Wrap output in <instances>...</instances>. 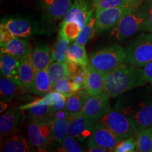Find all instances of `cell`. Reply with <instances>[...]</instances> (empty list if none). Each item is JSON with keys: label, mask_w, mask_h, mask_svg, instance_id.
I'll return each mask as SVG.
<instances>
[{"label": "cell", "mask_w": 152, "mask_h": 152, "mask_svg": "<svg viewBox=\"0 0 152 152\" xmlns=\"http://www.w3.org/2000/svg\"><path fill=\"white\" fill-rule=\"evenodd\" d=\"M114 108L130 118L137 131L152 126V94L144 89L131 90L118 96Z\"/></svg>", "instance_id": "1"}, {"label": "cell", "mask_w": 152, "mask_h": 152, "mask_svg": "<svg viewBox=\"0 0 152 152\" xmlns=\"http://www.w3.org/2000/svg\"><path fill=\"white\" fill-rule=\"evenodd\" d=\"M142 68L126 62L113 71L104 74V92L110 98H115L123 93L145 85Z\"/></svg>", "instance_id": "2"}, {"label": "cell", "mask_w": 152, "mask_h": 152, "mask_svg": "<svg viewBox=\"0 0 152 152\" xmlns=\"http://www.w3.org/2000/svg\"><path fill=\"white\" fill-rule=\"evenodd\" d=\"M126 50L117 44L92 52L89 56V64L101 73L113 71L125 62Z\"/></svg>", "instance_id": "3"}, {"label": "cell", "mask_w": 152, "mask_h": 152, "mask_svg": "<svg viewBox=\"0 0 152 152\" xmlns=\"http://www.w3.org/2000/svg\"><path fill=\"white\" fill-rule=\"evenodd\" d=\"M141 5L130 11L112 28L111 37L123 41L138 32L145 31L146 16Z\"/></svg>", "instance_id": "4"}, {"label": "cell", "mask_w": 152, "mask_h": 152, "mask_svg": "<svg viewBox=\"0 0 152 152\" xmlns=\"http://www.w3.org/2000/svg\"><path fill=\"white\" fill-rule=\"evenodd\" d=\"M144 1L132 0L119 7L96 11V33L112 29L125 15L140 7Z\"/></svg>", "instance_id": "5"}, {"label": "cell", "mask_w": 152, "mask_h": 152, "mask_svg": "<svg viewBox=\"0 0 152 152\" xmlns=\"http://www.w3.org/2000/svg\"><path fill=\"white\" fill-rule=\"evenodd\" d=\"M152 61V33L139 35L126 49L125 62L143 68Z\"/></svg>", "instance_id": "6"}, {"label": "cell", "mask_w": 152, "mask_h": 152, "mask_svg": "<svg viewBox=\"0 0 152 152\" xmlns=\"http://www.w3.org/2000/svg\"><path fill=\"white\" fill-rule=\"evenodd\" d=\"M99 121L121 140L132 136L138 132L132 120L115 108L111 109Z\"/></svg>", "instance_id": "7"}, {"label": "cell", "mask_w": 152, "mask_h": 152, "mask_svg": "<svg viewBox=\"0 0 152 152\" xmlns=\"http://www.w3.org/2000/svg\"><path fill=\"white\" fill-rule=\"evenodd\" d=\"M2 26L13 36L21 38H29L40 32L39 25L31 18L23 17H7L1 20Z\"/></svg>", "instance_id": "8"}, {"label": "cell", "mask_w": 152, "mask_h": 152, "mask_svg": "<svg viewBox=\"0 0 152 152\" xmlns=\"http://www.w3.org/2000/svg\"><path fill=\"white\" fill-rule=\"evenodd\" d=\"M30 142L38 149H45L53 141L50 122L31 120L28 126Z\"/></svg>", "instance_id": "9"}, {"label": "cell", "mask_w": 152, "mask_h": 152, "mask_svg": "<svg viewBox=\"0 0 152 152\" xmlns=\"http://www.w3.org/2000/svg\"><path fill=\"white\" fill-rule=\"evenodd\" d=\"M99 121L87 118L82 113L70 114L68 117V134L83 142L92 134L94 125Z\"/></svg>", "instance_id": "10"}, {"label": "cell", "mask_w": 152, "mask_h": 152, "mask_svg": "<svg viewBox=\"0 0 152 152\" xmlns=\"http://www.w3.org/2000/svg\"><path fill=\"white\" fill-rule=\"evenodd\" d=\"M109 96L104 92L95 96H90L80 113L95 121H99L111 111Z\"/></svg>", "instance_id": "11"}, {"label": "cell", "mask_w": 152, "mask_h": 152, "mask_svg": "<svg viewBox=\"0 0 152 152\" xmlns=\"http://www.w3.org/2000/svg\"><path fill=\"white\" fill-rule=\"evenodd\" d=\"M116 134L98 121L94 125L92 134L87 141V147L98 146L105 148L109 151H113L117 144L121 141Z\"/></svg>", "instance_id": "12"}, {"label": "cell", "mask_w": 152, "mask_h": 152, "mask_svg": "<svg viewBox=\"0 0 152 152\" xmlns=\"http://www.w3.org/2000/svg\"><path fill=\"white\" fill-rule=\"evenodd\" d=\"M93 11V8L87 0H74L62 21L75 23L83 28L92 17Z\"/></svg>", "instance_id": "13"}, {"label": "cell", "mask_w": 152, "mask_h": 152, "mask_svg": "<svg viewBox=\"0 0 152 152\" xmlns=\"http://www.w3.org/2000/svg\"><path fill=\"white\" fill-rule=\"evenodd\" d=\"M71 0H39L38 4L45 18L51 21L64 19L72 6Z\"/></svg>", "instance_id": "14"}, {"label": "cell", "mask_w": 152, "mask_h": 152, "mask_svg": "<svg viewBox=\"0 0 152 152\" xmlns=\"http://www.w3.org/2000/svg\"><path fill=\"white\" fill-rule=\"evenodd\" d=\"M22 111H27L28 116L31 120L50 122L54 118L52 106L46 104L43 97L38 99L29 104L20 106Z\"/></svg>", "instance_id": "15"}, {"label": "cell", "mask_w": 152, "mask_h": 152, "mask_svg": "<svg viewBox=\"0 0 152 152\" xmlns=\"http://www.w3.org/2000/svg\"><path fill=\"white\" fill-rule=\"evenodd\" d=\"M20 108H11L0 117V132L1 136L8 137L15 134L21 118Z\"/></svg>", "instance_id": "16"}, {"label": "cell", "mask_w": 152, "mask_h": 152, "mask_svg": "<svg viewBox=\"0 0 152 152\" xmlns=\"http://www.w3.org/2000/svg\"><path fill=\"white\" fill-rule=\"evenodd\" d=\"M32 61L35 71L42 70L56 61L54 49L47 44H39L32 51Z\"/></svg>", "instance_id": "17"}, {"label": "cell", "mask_w": 152, "mask_h": 152, "mask_svg": "<svg viewBox=\"0 0 152 152\" xmlns=\"http://www.w3.org/2000/svg\"><path fill=\"white\" fill-rule=\"evenodd\" d=\"M1 46V53L7 54L20 59L33 49L29 42L21 37L12 36L7 42Z\"/></svg>", "instance_id": "18"}, {"label": "cell", "mask_w": 152, "mask_h": 152, "mask_svg": "<svg viewBox=\"0 0 152 152\" xmlns=\"http://www.w3.org/2000/svg\"><path fill=\"white\" fill-rule=\"evenodd\" d=\"M85 90L90 96L98 95L104 90V74L89 64L85 79Z\"/></svg>", "instance_id": "19"}, {"label": "cell", "mask_w": 152, "mask_h": 152, "mask_svg": "<svg viewBox=\"0 0 152 152\" xmlns=\"http://www.w3.org/2000/svg\"><path fill=\"white\" fill-rule=\"evenodd\" d=\"M32 51L23 56L19 63L18 75L20 87L28 90L32 86L36 72L32 61Z\"/></svg>", "instance_id": "20"}, {"label": "cell", "mask_w": 152, "mask_h": 152, "mask_svg": "<svg viewBox=\"0 0 152 152\" xmlns=\"http://www.w3.org/2000/svg\"><path fill=\"white\" fill-rule=\"evenodd\" d=\"M19 63H20V59L16 57L1 53V56H0L1 75L8 77L20 87V82L18 75Z\"/></svg>", "instance_id": "21"}, {"label": "cell", "mask_w": 152, "mask_h": 152, "mask_svg": "<svg viewBox=\"0 0 152 152\" xmlns=\"http://www.w3.org/2000/svg\"><path fill=\"white\" fill-rule=\"evenodd\" d=\"M53 87L48 73V67L35 72V77L30 92L37 96H43L52 90Z\"/></svg>", "instance_id": "22"}, {"label": "cell", "mask_w": 152, "mask_h": 152, "mask_svg": "<svg viewBox=\"0 0 152 152\" xmlns=\"http://www.w3.org/2000/svg\"><path fill=\"white\" fill-rule=\"evenodd\" d=\"M90 95L86 90H81L67 97L65 110L69 114L80 113L84 107Z\"/></svg>", "instance_id": "23"}, {"label": "cell", "mask_w": 152, "mask_h": 152, "mask_svg": "<svg viewBox=\"0 0 152 152\" xmlns=\"http://www.w3.org/2000/svg\"><path fill=\"white\" fill-rule=\"evenodd\" d=\"M30 151L27 140L22 135L16 134L7 139L1 148L3 152H26Z\"/></svg>", "instance_id": "24"}, {"label": "cell", "mask_w": 152, "mask_h": 152, "mask_svg": "<svg viewBox=\"0 0 152 152\" xmlns=\"http://www.w3.org/2000/svg\"><path fill=\"white\" fill-rule=\"evenodd\" d=\"M135 140L136 151L152 152V126L138 131Z\"/></svg>", "instance_id": "25"}, {"label": "cell", "mask_w": 152, "mask_h": 152, "mask_svg": "<svg viewBox=\"0 0 152 152\" xmlns=\"http://www.w3.org/2000/svg\"><path fill=\"white\" fill-rule=\"evenodd\" d=\"M68 62H73L81 65L87 66L89 58L87 57L85 45H80L76 42L72 43L69 47L68 54Z\"/></svg>", "instance_id": "26"}, {"label": "cell", "mask_w": 152, "mask_h": 152, "mask_svg": "<svg viewBox=\"0 0 152 152\" xmlns=\"http://www.w3.org/2000/svg\"><path fill=\"white\" fill-rule=\"evenodd\" d=\"M50 125L52 131L53 141L60 144L68 134V118L58 119L53 118L50 121Z\"/></svg>", "instance_id": "27"}, {"label": "cell", "mask_w": 152, "mask_h": 152, "mask_svg": "<svg viewBox=\"0 0 152 152\" xmlns=\"http://www.w3.org/2000/svg\"><path fill=\"white\" fill-rule=\"evenodd\" d=\"M17 86H19L8 77L1 75L0 78V94L1 101L9 103L16 96Z\"/></svg>", "instance_id": "28"}, {"label": "cell", "mask_w": 152, "mask_h": 152, "mask_svg": "<svg viewBox=\"0 0 152 152\" xmlns=\"http://www.w3.org/2000/svg\"><path fill=\"white\" fill-rule=\"evenodd\" d=\"M47 104L52 106L53 112L65 109L67 97L64 94L56 90L51 91L42 96Z\"/></svg>", "instance_id": "29"}, {"label": "cell", "mask_w": 152, "mask_h": 152, "mask_svg": "<svg viewBox=\"0 0 152 152\" xmlns=\"http://www.w3.org/2000/svg\"><path fill=\"white\" fill-rule=\"evenodd\" d=\"M96 33V16L92 15L86 24L83 26L75 42L80 45H85L94 37Z\"/></svg>", "instance_id": "30"}, {"label": "cell", "mask_w": 152, "mask_h": 152, "mask_svg": "<svg viewBox=\"0 0 152 152\" xmlns=\"http://www.w3.org/2000/svg\"><path fill=\"white\" fill-rule=\"evenodd\" d=\"M48 73L53 87L58 80L69 75L67 64L57 61L51 63L48 66Z\"/></svg>", "instance_id": "31"}, {"label": "cell", "mask_w": 152, "mask_h": 152, "mask_svg": "<svg viewBox=\"0 0 152 152\" xmlns=\"http://www.w3.org/2000/svg\"><path fill=\"white\" fill-rule=\"evenodd\" d=\"M69 42L70 41L67 38L63 37L62 35L58 34L54 48L55 58L57 61L66 63V64L68 62V54L70 47Z\"/></svg>", "instance_id": "32"}, {"label": "cell", "mask_w": 152, "mask_h": 152, "mask_svg": "<svg viewBox=\"0 0 152 152\" xmlns=\"http://www.w3.org/2000/svg\"><path fill=\"white\" fill-rule=\"evenodd\" d=\"M82 28L77 23L62 21L60 24L59 34L69 41L75 40Z\"/></svg>", "instance_id": "33"}, {"label": "cell", "mask_w": 152, "mask_h": 152, "mask_svg": "<svg viewBox=\"0 0 152 152\" xmlns=\"http://www.w3.org/2000/svg\"><path fill=\"white\" fill-rule=\"evenodd\" d=\"M53 89L64 94L66 97H69L75 93L73 90L71 81L68 76L58 80L53 86Z\"/></svg>", "instance_id": "34"}, {"label": "cell", "mask_w": 152, "mask_h": 152, "mask_svg": "<svg viewBox=\"0 0 152 152\" xmlns=\"http://www.w3.org/2000/svg\"><path fill=\"white\" fill-rule=\"evenodd\" d=\"M77 139L74 137L68 134L65 138L64 139L61 143L60 144L61 149L63 151L67 152H81L84 151L83 148L81 147L79 142L77 141Z\"/></svg>", "instance_id": "35"}, {"label": "cell", "mask_w": 152, "mask_h": 152, "mask_svg": "<svg viewBox=\"0 0 152 152\" xmlns=\"http://www.w3.org/2000/svg\"><path fill=\"white\" fill-rule=\"evenodd\" d=\"M135 151L136 140L132 136L121 140L113 150L115 152H133Z\"/></svg>", "instance_id": "36"}, {"label": "cell", "mask_w": 152, "mask_h": 152, "mask_svg": "<svg viewBox=\"0 0 152 152\" xmlns=\"http://www.w3.org/2000/svg\"><path fill=\"white\" fill-rule=\"evenodd\" d=\"M130 1L132 0H99L98 2L94 4V7L96 11L102 10L119 7Z\"/></svg>", "instance_id": "37"}, {"label": "cell", "mask_w": 152, "mask_h": 152, "mask_svg": "<svg viewBox=\"0 0 152 152\" xmlns=\"http://www.w3.org/2000/svg\"><path fill=\"white\" fill-rule=\"evenodd\" d=\"M141 6L146 16L145 31L152 33V0H144Z\"/></svg>", "instance_id": "38"}, {"label": "cell", "mask_w": 152, "mask_h": 152, "mask_svg": "<svg viewBox=\"0 0 152 152\" xmlns=\"http://www.w3.org/2000/svg\"><path fill=\"white\" fill-rule=\"evenodd\" d=\"M142 68V73L143 77L145 80L146 83H152V61L151 62L148 63L145 66Z\"/></svg>", "instance_id": "39"}, {"label": "cell", "mask_w": 152, "mask_h": 152, "mask_svg": "<svg viewBox=\"0 0 152 152\" xmlns=\"http://www.w3.org/2000/svg\"><path fill=\"white\" fill-rule=\"evenodd\" d=\"M87 151L90 152H106L109 151L107 149H105V148L98 147V146H92V147H88Z\"/></svg>", "instance_id": "40"}, {"label": "cell", "mask_w": 152, "mask_h": 152, "mask_svg": "<svg viewBox=\"0 0 152 152\" xmlns=\"http://www.w3.org/2000/svg\"><path fill=\"white\" fill-rule=\"evenodd\" d=\"M6 103H7V102H6ZM5 103V102H2V101H1V113H2V112H4L5 111L6 109H7V104Z\"/></svg>", "instance_id": "41"}, {"label": "cell", "mask_w": 152, "mask_h": 152, "mask_svg": "<svg viewBox=\"0 0 152 152\" xmlns=\"http://www.w3.org/2000/svg\"><path fill=\"white\" fill-rule=\"evenodd\" d=\"M99 1V0H93V3L94 4H95V3H96V2H98V1Z\"/></svg>", "instance_id": "42"}, {"label": "cell", "mask_w": 152, "mask_h": 152, "mask_svg": "<svg viewBox=\"0 0 152 152\" xmlns=\"http://www.w3.org/2000/svg\"><path fill=\"white\" fill-rule=\"evenodd\" d=\"M151 85H152V83H151Z\"/></svg>", "instance_id": "43"}]
</instances>
